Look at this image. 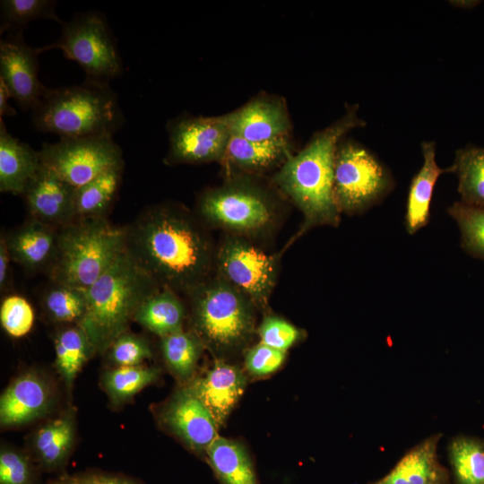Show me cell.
I'll list each match as a JSON object with an SVG mask.
<instances>
[{
    "mask_svg": "<svg viewBox=\"0 0 484 484\" xmlns=\"http://www.w3.org/2000/svg\"><path fill=\"white\" fill-rule=\"evenodd\" d=\"M125 228L126 251L161 288L187 295L211 278L216 251L183 206H150Z\"/></svg>",
    "mask_w": 484,
    "mask_h": 484,
    "instance_id": "6da1fadb",
    "label": "cell"
},
{
    "mask_svg": "<svg viewBox=\"0 0 484 484\" xmlns=\"http://www.w3.org/2000/svg\"><path fill=\"white\" fill-rule=\"evenodd\" d=\"M358 108V105L347 106L342 117L315 133L303 149L287 158L273 177L277 187L303 213L302 231L319 225L337 226L340 221L333 195L334 158L345 135L366 125Z\"/></svg>",
    "mask_w": 484,
    "mask_h": 484,
    "instance_id": "7a4b0ae2",
    "label": "cell"
},
{
    "mask_svg": "<svg viewBox=\"0 0 484 484\" xmlns=\"http://www.w3.org/2000/svg\"><path fill=\"white\" fill-rule=\"evenodd\" d=\"M160 289L125 249L86 290L87 310L79 325L94 351L108 350L126 332L140 306Z\"/></svg>",
    "mask_w": 484,
    "mask_h": 484,
    "instance_id": "3957f363",
    "label": "cell"
},
{
    "mask_svg": "<svg viewBox=\"0 0 484 484\" xmlns=\"http://www.w3.org/2000/svg\"><path fill=\"white\" fill-rule=\"evenodd\" d=\"M34 127L59 138L111 136L125 124L117 93L108 83L47 88L31 110Z\"/></svg>",
    "mask_w": 484,
    "mask_h": 484,
    "instance_id": "277c9868",
    "label": "cell"
},
{
    "mask_svg": "<svg viewBox=\"0 0 484 484\" xmlns=\"http://www.w3.org/2000/svg\"><path fill=\"white\" fill-rule=\"evenodd\" d=\"M193 332L219 359L246 348L255 333V304L217 274L189 294Z\"/></svg>",
    "mask_w": 484,
    "mask_h": 484,
    "instance_id": "5b68a950",
    "label": "cell"
},
{
    "mask_svg": "<svg viewBox=\"0 0 484 484\" xmlns=\"http://www.w3.org/2000/svg\"><path fill=\"white\" fill-rule=\"evenodd\" d=\"M125 228L106 217L75 219L58 229L52 283L90 288L125 250Z\"/></svg>",
    "mask_w": 484,
    "mask_h": 484,
    "instance_id": "8992f818",
    "label": "cell"
},
{
    "mask_svg": "<svg viewBox=\"0 0 484 484\" xmlns=\"http://www.w3.org/2000/svg\"><path fill=\"white\" fill-rule=\"evenodd\" d=\"M246 174H232L220 186L203 191L197 211L207 222L245 238L270 230L277 219L276 201Z\"/></svg>",
    "mask_w": 484,
    "mask_h": 484,
    "instance_id": "52a82bcc",
    "label": "cell"
},
{
    "mask_svg": "<svg viewBox=\"0 0 484 484\" xmlns=\"http://www.w3.org/2000/svg\"><path fill=\"white\" fill-rule=\"evenodd\" d=\"M61 25L60 38L38 48L40 53L60 49L67 59L80 65L88 81L108 83L122 74V59L103 14L93 11L78 13Z\"/></svg>",
    "mask_w": 484,
    "mask_h": 484,
    "instance_id": "ba28073f",
    "label": "cell"
},
{
    "mask_svg": "<svg viewBox=\"0 0 484 484\" xmlns=\"http://www.w3.org/2000/svg\"><path fill=\"white\" fill-rule=\"evenodd\" d=\"M393 186L388 170L366 147L343 138L333 169V195L340 212L359 213L378 202Z\"/></svg>",
    "mask_w": 484,
    "mask_h": 484,
    "instance_id": "9c48e42d",
    "label": "cell"
},
{
    "mask_svg": "<svg viewBox=\"0 0 484 484\" xmlns=\"http://www.w3.org/2000/svg\"><path fill=\"white\" fill-rule=\"evenodd\" d=\"M39 155L42 165L75 188L125 166L122 151L111 136L60 138L54 143H44Z\"/></svg>",
    "mask_w": 484,
    "mask_h": 484,
    "instance_id": "30bf717a",
    "label": "cell"
},
{
    "mask_svg": "<svg viewBox=\"0 0 484 484\" xmlns=\"http://www.w3.org/2000/svg\"><path fill=\"white\" fill-rule=\"evenodd\" d=\"M278 262L247 238L229 235L216 250L218 274L264 309L274 288Z\"/></svg>",
    "mask_w": 484,
    "mask_h": 484,
    "instance_id": "8fae6325",
    "label": "cell"
},
{
    "mask_svg": "<svg viewBox=\"0 0 484 484\" xmlns=\"http://www.w3.org/2000/svg\"><path fill=\"white\" fill-rule=\"evenodd\" d=\"M167 165L222 162L231 134L221 116L181 115L168 121Z\"/></svg>",
    "mask_w": 484,
    "mask_h": 484,
    "instance_id": "7c38bea8",
    "label": "cell"
},
{
    "mask_svg": "<svg viewBox=\"0 0 484 484\" xmlns=\"http://www.w3.org/2000/svg\"><path fill=\"white\" fill-rule=\"evenodd\" d=\"M221 117L231 135L255 142L288 139L292 127L285 99L265 92Z\"/></svg>",
    "mask_w": 484,
    "mask_h": 484,
    "instance_id": "4fadbf2b",
    "label": "cell"
},
{
    "mask_svg": "<svg viewBox=\"0 0 484 484\" xmlns=\"http://www.w3.org/2000/svg\"><path fill=\"white\" fill-rule=\"evenodd\" d=\"M160 419L190 450L203 457L219 436L214 419L189 385L178 389L163 405Z\"/></svg>",
    "mask_w": 484,
    "mask_h": 484,
    "instance_id": "5bb4252c",
    "label": "cell"
},
{
    "mask_svg": "<svg viewBox=\"0 0 484 484\" xmlns=\"http://www.w3.org/2000/svg\"><path fill=\"white\" fill-rule=\"evenodd\" d=\"M39 48L30 47L22 33H9L0 41V80L23 110H32L47 88L38 78Z\"/></svg>",
    "mask_w": 484,
    "mask_h": 484,
    "instance_id": "9a60e30c",
    "label": "cell"
},
{
    "mask_svg": "<svg viewBox=\"0 0 484 484\" xmlns=\"http://www.w3.org/2000/svg\"><path fill=\"white\" fill-rule=\"evenodd\" d=\"M75 190L41 164L22 195L30 219L59 229L74 220Z\"/></svg>",
    "mask_w": 484,
    "mask_h": 484,
    "instance_id": "2e32d148",
    "label": "cell"
},
{
    "mask_svg": "<svg viewBox=\"0 0 484 484\" xmlns=\"http://www.w3.org/2000/svg\"><path fill=\"white\" fill-rule=\"evenodd\" d=\"M246 374L237 366L217 359L204 375L191 380L189 387L221 427L246 386Z\"/></svg>",
    "mask_w": 484,
    "mask_h": 484,
    "instance_id": "e0dca14e",
    "label": "cell"
},
{
    "mask_svg": "<svg viewBox=\"0 0 484 484\" xmlns=\"http://www.w3.org/2000/svg\"><path fill=\"white\" fill-rule=\"evenodd\" d=\"M52 394L46 381L36 373L13 380L0 399L2 426H18L41 417L50 408Z\"/></svg>",
    "mask_w": 484,
    "mask_h": 484,
    "instance_id": "ac0fdd59",
    "label": "cell"
},
{
    "mask_svg": "<svg viewBox=\"0 0 484 484\" xmlns=\"http://www.w3.org/2000/svg\"><path fill=\"white\" fill-rule=\"evenodd\" d=\"M58 229L30 219L5 237L12 260L30 272L49 270L56 253Z\"/></svg>",
    "mask_w": 484,
    "mask_h": 484,
    "instance_id": "d6986e66",
    "label": "cell"
},
{
    "mask_svg": "<svg viewBox=\"0 0 484 484\" xmlns=\"http://www.w3.org/2000/svg\"><path fill=\"white\" fill-rule=\"evenodd\" d=\"M441 434L410 449L383 478L368 484H449L448 472L437 458Z\"/></svg>",
    "mask_w": 484,
    "mask_h": 484,
    "instance_id": "ffe728a7",
    "label": "cell"
},
{
    "mask_svg": "<svg viewBox=\"0 0 484 484\" xmlns=\"http://www.w3.org/2000/svg\"><path fill=\"white\" fill-rule=\"evenodd\" d=\"M40 166L39 151L13 137L0 118V191L22 195Z\"/></svg>",
    "mask_w": 484,
    "mask_h": 484,
    "instance_id": "44dd1931",
    "label": "cell"
},
{
    "mask_svg": "<svg viewBox=\"0 0 484 484\" xmlns=\"http://www.w3.org/2000/svg\"><path fill=\"white\" fill-rule=\"evenodd\" d=\"M290 138L255 142L231 135L222 160L236 174H256L281 167L292 153Z\"/></svg>",
    "mask_w": 484,
    "mask_h": 484,
    "instance_id": "7402d4cb",
    "label": "cell"
},
{
    "mask_svg": "<svg viewBox=\"0 0 484 484\" xmlns=\"http://www.w3.org/2000/svg\"><path fill=\"white\" fill-rule=\"evenodd\" d=\"M421 150L423 165L411 180L406 204L405 224L410 234L428 224L436 183L441 174L452 172L451 168L442 169L436 164L435 142H423Z\"/></svg>",
    "mask_w": 484,
    "mask_h": 484,
    "instance_id": "603a6c76",
    "label": "cell"
},
{
    "mask_svg": "<svg viewBox=\"0 0 484 484\" xmlns=\"http://www.w3.org/2000/svg\"><path fill=\"white\" fill-rule=\"evenodd\" d=\"M205 459L220 484H259L249 453L237 440L218 436Z\"/></svg>",
    "mask_w": 484,
    "mask_h": 484,
    "instance_id": "cb8c5ba5",
    "label": "cell"
},
{
    "mask_svg": "<svg viewBox=\"0 0 484 484\" xmlns=\"http://www.w3.org/2000/svg\"><path fill=\"white\" fill-rule=\"evenodd\" d=\"M186 315L177 293L161 288L140 306L134 320L161 338L183 330Z\"/></svg>",
    "mask_w": 484,
    "mask_h": 484,
    "instance_id": "d4e9b609",
    "label": "cell"
},
{
    "mask_svg": "<svg viewBox=\"0 0 484 484\" xmlns=\"http://www.w3.org/2000/svg\"><path fill=\"white\" fill-rule=\"evenodd\" d=\"M74 438L73 420L66 415L41 427L33 439V450L40 467L54 471L63 467Z\"/></svg>",
    "mask_w": 484,
    "mask_h": 484,
    "instance_id": "484cf974",
    "label": "cell"
},
{
    "mask_svg": "<svg viewBox=\"0 0 484 484\" xmlns=\"http://www.w3.org/2000/svg\"><path fill=\"white\" fill-rule=\"evenodd\" d=\"M124 167L114 168L76 188L74 220L106 217L113 204L122 179Z\"/></svg>",
    "mask_w": 484,
    "mask_h": 484,
    "instance_id": "4316f807",
    "label": "cell"
},
{
    "mask_svg": "<svg viewBox=\"0 0 484 484\" xmlns=\"http://www.w3.org/2000/svg\"><path fill=\"white\" fill-rule=\"evenodd\" d=\"M56 366L67 386H71L77 374L94 350L79 325L60 331L55 340Z\"/></svg>",
    "mask_w": 484,
    "mask_h": 484,
    "instance_id": "83f0119b",
    "label": "cell"
},
{
    "mask_svg": "<svg viewBox=\"0 0 484 484\" xmlns=\"http://www.w3.org/2000/svg\"><path fill=\"white\" fill-rule=\"evenodd\" d=\"M160 348L170 371L181 381H190L204 349L191 331L180 330L161 337Z\"/></svg>",
    "mask_w": 484,
    "mask_h": 484,
    "instance_id": "f1b7e54d",
    "label": "cell"
},
{
    "mask_svg": "<svg viewBox=\"0 0 484 484\" xmlns=\"http://www.w3.org/2000/svg\"><path fill=\"white\" fill-rule=\"evenodd\" d=\"M448 457L455 484H484V442L473 436L454 437Z\"/></svg>",
    "mask_w": 484,
    "mask_h": 484,
    "instance_id": "f546056e",
    "label": "cell"
},
{
    "mask_svg": "<svg viewBox=\"0 0 484 484\" xmlns=\"http://www.w3.org/2000/svg\"><path fill=\"white\" fill-rule=\"evenodd\" d=\"M452 172L458 177V192L463 203L484 207V148L457 151Z\"/></svg>",
    "mask_w": 484,
    "mask_h": 484,
    "instance_id": "4dcf8cb0",
    "label": "cell"
},
{
    "mask_svg": "<svg viewBox=\"0 0 484 484\" xmlns=\"http://www.w3.org/2000/svg\"><path fill=\"white\" fill-rule=\"evenodd\" d=\"M53 0H2L0 2V33H22L24 27L35 20L47 19L60 24L64 22L56 13Z\"/></svg>",
    "mask_w": 484,
    "mask_h": 484,
    "instance_id": "1f68e13d",
    "label": "cell"
},
{
    "mask_svg": "<svg viewBox=\"0 0 484 484\" xmlns=\"http://www.w3.org/2000/svg\"><path fill=\"white\" fill-rule=\"evenodd\" d=\"M43 295L42 304L54 322L79 324L87 310L86 290L52 283Z\"/></svg>",
    "mask_w": 484,
    "mask_h": 484,
    "instance_id": "d6a6232c",
    "label": "cell"
},
{
    "mask_svg": "<svg viewBox=\"0 0 484 484\" xmlns=\"http://www.w3.org/2000/svg\"><path fill=\"white\" fill-rule=\"evenodd\" d=\"M156 367L143 366L117 367L103 376L105 389L113 402L119 403L131 399L159 376Z\"/></svg>",
    "mask_w": 484,
    "mask_h": 484,
    "instance_id": "836d02e7",
    "label": "cell"
},
{
    "mask_svg": "<svg viewBox=\"0 0 484 484\" xmlns=\"http://www.w3.org/2000/svg\"><path fill=\"white\" fill-rule=\"evenodd\" d=\"M448 213L459 226L464 249L484 260V207L456 202Z\"/></svg>",
    "mask_w": 484,
    "mask_h": 484,
    "instance_id": "e575fe53",
    "label": "cell"
},
{
    "mask_svg": "<svg viewBox=\"0 0 484 484\" xmlns=\"http://www.w3.org/2000/svg\"><path fill=\"white\" fill-rule=\"evenodd\" d=\"M0 322L9 335L16 338L24 336L34 323L33 308L23 297L10 295L2 301Z\"/></svg>",
    "mask_w": 484,
    "mask_h": 484,
    "instance_id": "d590c367",
    "label": "cell"
},
{
    "mask_svg": "<svg viewBox=\"0 0 484 484\" xmlns=\"http://www.w3.org/2000/svg\"><path fill=\"white\" fill-rule=\"evenodd\" d=\"M257 333L260 342L285 352L305 337L302 330L274 315H268L263 319Z\"/></svg>",
    "mask_w": 484,
    "mask_h": 484,
    "instance_id": "8d00e7d4",
    "label": "cell"
},
{
    "mask_svg": "<svg viewBox=\"0 0 484 484\" xmlns=\"http://www.w3.org/2000/svg\"><path fill=\"white\" fill-rule=\"evenodd\" d=\"M108 358L117 367L141 366L151 357L147 341L138 335L124 333L108 348Z\"/></svg>",
    "mask_w": 484,
    "mask_h": 484,
    "instance_id": "74e56055",
    "label": "cell"
},
{
    "mask_svg": "<svg viewBox=\"0 0 484 484\" xmlns=\"http://www.w3.org/2000/svg\"><path fill=\"white\" fill-rule=\"evenodd\" d=\"M285 359V351L259 342L246 350L244 365L248 375L255 378H262L276 372Z\"/></svg>",
    "mask_w": 484,
    "mask_h": 484,
    "instance_id": "f35d334b",
    "label": "cell"
},
{
    "mask_svg": "<svg viewBox=\"0 0 484 484\" xmlns=\"http://www.w3.org/2000/svg\"><path fill=\"white\" fill-rule=\"evenodd\" d=\"M0 484H35V471L29 457L22 452L2 448Z\"/></svg>",
    "mask_w": 484,
    "mask_h": 484,
    "instance_id": "ab89813d",
    "label": "cell"
},
{
    "mask_svg": "<svg viewBox=\"0 0 484 484\" xmlns=\"http://www.w3.org/2000/svg\"><path fill=\"white\" fill-rule=\"evenodd\" d=\"M75 478L80 484H140L127 477L105 473H88Z\"/></svg>",
    "mask_w": 484,
    "mask_h": 484,
    "instance_id": "60d3db41",
    "label": "cell"
},
{
    "mask_svg": "<svg viewBox=\"0 0 484 484\" xmlns=\"http://www.w3.org/2000/svg\"><path fill=\"white\" fill-rule=\"evenodd\" d=\"M11 255L5 241L4 235L0 238V290L3 292L7 288L10 275Z\"/></svg>",
    "mask_w": 484,
    "mask_h": 484,
    "instance_id": "b9f144b4",
    "label": "cell"
},
{
    "mask_svg": "<svg viewBox=\"0 0 484 484\" xmlns=\"http://www.w3.org/2000/svg\"><path fill=\"white\" fill-rule=\"evenodd\" d=\"M12 95L3 81L0 80V117H13L16 115V110L8 104V99Z\"/></svg>",
    "mask_w": 484,
    "mask_h": 484,
    "instance_id": "7bdbcfd3",
    "label": "cell"
},
{
    "mask_svg": "<svg viewBox=\"0 0 484 484\" xmlns=\"http://www.w3.org/2000/svg\"><path fill=\"white\" fill-rule=\"evenodd\" d=\"M49 484H80V483L77 481L76 478L73 477V478L59 480L51 482Z\"/></svg>",
    "mask_w": 484,
    "mask_h": 484,
    "instance_id": "ee69618b",
    "label": "cell"
}]
</instances>
